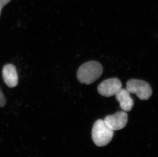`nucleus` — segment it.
<instances>
[{
  "mask_svg": "<svg viewBox=\"0 0 158 157\" xmlns=\"http://www.w3.org/2000/svg\"><path fill=\"white\" fill-rule=\"evenodd\" d=\"M102 73L103 67L100 63L95 61H89L79 67L77 78L82 84H91L98 80Z\"/></svg>",
  "mask_w": 158,
  "mask_h": 157,
  "instance_id": "1",
  "label": "nucleus"
},
{
  "mask_svg": "<svg viewBox=\"0 0 158 157\" xmlns=\"http://www.w3.org/2000/svg\"><path fill=\"white\" fill-rule=\"evenodd\" d=\"M114 131L105 123V120L98 119L93 126L92 137L94 143L98 147L106 146L112 140Z\"/></svg>",
  "mask_w": 158,
  "mask_h": 157,
  "instance_id": "2",
  "label": "nucleus"
},
{
  "mask_svg": "<svg viewBox=\"0 0 158 157\" xmlns=\"http://www.w3.org/2000/svg\"><path fill=\"white\" fill-rule=\"evenodd\" d=\"M128 92L137 95L141 100H148L152 95V89L150 85L143 80L131 79L127 83Z\"/></svg>",
  "mask_w": 158,
  "mask_h": 157,
  "instance_id": "3",
  "label": "nucleus"
},
{
  "mask_svg": "<svg viewBox=\"0 0 158 157\" xmlns=\"http://www.w3.org/2000/svg\"><path fill=\"white\" fill-rule=\"evenodd\" d=\"M122 88V83L116 78L103 81L98 86V91L102 96L110 97L115 95Z\"/></svg>",
  "mask_w": 158,
  "mask_h": 157,
  "instance_id": "4",
  "label": "nucleus"
},
{
  "mask_svg": "<svg viewBox=\"0 0 158 157\" xmlns=\"http://www.w3.org/2000/svg\"><path fill=\"white\" fill-rule=\"evenodd\" d=\"M106 124L113 131L119 130L125 127L128 121V116L125 111H119L105 117Z\"/></svg>",
  "mask_w": 158,
  "mask_h": 157,
  "instance_id": "5",
  "label": "nucleus"
},
{
  "mask_svg": "<svg viewBox=\"0 0 158 157\" xmlns=\"http://www.w3.org/2000/svg\"><path fill=\"white\" fill-rule=\"evenodd\" d=\"M2 75L5 83L9 87L13 88L18 84V76L15 67L11 64H7L3 67Z\"/></svg>",
  "mask_w": 158,
  "mask_h": 157,
  "instance_id": "6",
  "label": "nucleus"
},
{
  "mask_svg": "<svg viewBox=\"0 0 158 157\" xmlns=\"http://www.w3.org/2000/svg\"><path fill=\"white\" fill-rule=\"evenodd\" d=\"M115 95L123 111L128 112L131 110L134 106V101L127 89L121 88Z\"/></svg>",
  "mask_w": 158,
  "mask_h": 157,
  "instance_id": "7",
  "label": "nucleus"
},
{
  "mask_svg": "<svg viewBox=\"0 0 158 157\" xmlns=\"http://www.w3.org/2000/svg\"><path fill=\"white\" fill-rule=\"evenodd\" d=\"M6 100L5 98L4 95L1 89L0 88V107H3L6 104Z\"/></svg>",
  "mask_w": 158,
  "mask_h": 157,
  "instance_id": "8",
  "label": "nucleus"
},
{
  "mask_svg": "<svg viewBox=\"0 0 158 157\" xmlns=\"http://www.w3.org/2000/svg\"><path fill=\"white\" fill-rule=\"evenodd\" d=\"M11 0H0V16L1 14L2 9L6 4H7Z\"/></svg>",
  "mask_w": 158,
  "mask_h": 157,
  "instance_id": "9",
  "label": "nucleus"
}]
</instances>
